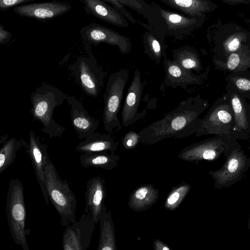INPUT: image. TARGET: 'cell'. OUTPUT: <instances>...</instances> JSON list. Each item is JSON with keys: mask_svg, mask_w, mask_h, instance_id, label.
Returning <instances> with one entry per match:
<instances>
[{"mask_svg": "<svg viewBox=\"0 0 250 250\" xmlns=\"http://www.w3.org/2000/svg\"><path fill=\"white\" fill-rule=\"evenodd\" d=\"M95 223L83 214L78 221L66 227L62 235L64 250H86L90 246Z\"/></svg>", "mask_w": 250, "mask_h": 250, "instance_id": "9c48e42d", "label": "cell"}, {"mask_svg": "<svg viewBox=\"0 0 250 250\" xmlns=\"http://www.w3.org/2000/svg\"><path fill=\"white\" fill-rule=\"evenodd\" d=\"M205 102L199 96L190 97L180 103L160 120L141 130L140 143L153 145L164 139L183 138L196 133L202 119L199 117L205 109Z\"/></svg>", "mask_w": 250, "mask_h": 250, "instance_id": "6da1fadb", "label": "cell"}, {"mask_svg": "<svg viewBox=\"0 0 250 250\" xmlns=\"http://www.w3.org/2000/svg\"><path fill=\"white\" fill-rule=\"evenodd\" d=\"M70 106L71 125L80 139H85L97 130L99 121L89 115L83 104L76 98L66 96L65 99Z\"/></svg>", "mask_w": 250, "mask_h": 250, "instance_id": "4fadbf2b", "label": "cell"}, {"mask_svg": "<svg viewBox=\"0 0 250 250\" xmlns=\"http://www.w3.org/2000/svg\"><path fill=\"white\" fill-rule=\"evenodd\" d=\"M166 5L176 9L187 16L205 17L218 6L210 0H160Z\"/></svg>", "mask_w": 250, "mask_h": 250, "instance_id": "ac0fdd59", "label": "cell"}, {"mask_svg": "<svg viewBox=\"0 0 250 250\" xmlns=\"http://www.w3.org/2000/svg\"><path fill=\"white\" fill-rule=\"evenodd\" d=\"M45 182L49 198L61 218L64 227L75 221L77 200L66 180H62L50 160L45 166Z\"/></svg>", "mask_w": 250, "mask_h": 250, "instance_id": "3957f363", "label": "cell"}, {"mask_svg": "<svg viewBox=\"0 0 250 250\" xmlns=\"http://www.w3.org/2000/svg\"><path fill=\"white\" fill-rule=\"evenodd\" d=\"M214 143L211 141H202L194 143L183 148L178 158L187 161H195L201 159L212 160L216 156Z\"/></svg>", "mask_w": 250, "mask_h": 250, "instance_id": "603a6c76", "label": "cell"}, {"mask_svg": "<svg viewBox=\"0 0 250 250\" xmlns=\"http://www.w3.org/2000/svg\"><path fill=\"white\" fill-rule=\"evenodd\" d=\"M81 35L85 41L91 43L104 42L116 46L123 54L128 53L132 48L131 42L127 37L96 23L85 27L81 31Z\"/></svg>", "mask_w": 250, "mask_h": 250, "instance_id": "8fae6325", "label": "cell"}, {"mask_svg": "<svg viewBox=\"0 0 250 250\" xmlns=\"http://www.w3.org/2000/svg\"><path fill=\"white\" fill-rule=\"evenodd\" d=\"M68 69L85 93L93 97L98 96L105 74L94 58L79 56L69 65Z\"/></svg>", "mask_w": 250, "mask_h": 250, "instance_id": "8992f818", "label": "cell"}, {"mask_svg": "<svg viewBox=\"0 0 250 250\" xmlns=\"http://www.w3.org/2000/svg\"><path fill=\"white\" fill-rule=\"evenodd\" d=\"M144 84L141 80L140 70L137 68L128 88L121 112L122 125L127 127L143 118L146 111L139 112V108L143 93Z\"/></svg>", "mask_w": 250, "mask_h": 250, "instance_id": "30bf717a", "label": "cell"}, {"mask_svg": "<svg viewBox=\"0 0 250 250\" xmlns=\"http://www.w3.org/2000/svg\"><path fill=\"white\" fill-rule=\"evenodd\" d=\"M28 137V143L22 140V146L30 158L44 200L46 205H48L49 198L45 182V166L50 160L47 146L32 130L29 132Z\"/></svg>", "mask_w": 250, "mask_h": 250, "instance_id": "52a82bcc", "label": "cell"}, {"mask_svg": "<svg viewBox=\"0 0 250 250\" xmlns=\"http://www.w3.org/2000/svg\"><path fill=\"white\" fill-rule=\"evenodd\" d=\"M65 99L66 95L62 91L47 83L42 84L30 95L33 118L42 124V131L50 138L61 137L65 130L53 117L55 108Z\"/></svg>", "mask_w": 250, "mask_h": 250, "instance_id": "7a4b0ae2", "label": "cell"}, {"mask_svg": "<svg viewBox=\"0 0 250 250\" xmlns=\"http://www.w3.org/2000/svg\"><path fill=\"white\" fill-rule=\"evenodd\" d=\"M124 6H127L129 8L136 11L137 13L143 15L146 18L150 19L152 17L151 15L153 8L151 7L144 0H118Z\"/></svg>", "mask_w": 250, "mask_h": 250, "instance_id": "f546056e", "label": "cell"}, {"mask_svg": "<svg viewBox=\"0 0 250 250\" xmlns=\"http://www.w3.org/2000/svg\"><path fill=\"white\" fill-rule=\"evenodd\" d=\"M118 146V141L110 134L95 132L77 145L75 150L83 153L115 152Z\"/></svg>", "mask_w": 250, "mask_h": 250, "instance_id": "e0dca14e", "label": "cell"}, {"mask_svg": "<svg viewBox=\"0 0 250 250\" xmlns=\"http://www.w3.org/2000/svg\"><path fill=\"white\" fill-rule=\"evenodd\" d=\"M71 8L69 3L48 2L16 6L14 11L21 16L47 20L60 16Z\"/></svg>", "mask_w": 250, "mask_h": 250, "instance_id": "5bb4252c", "label": "cell"}, {"mask_svg": "<svg viewBox=\"0 0 250 250\" xmlns=\"http://www.w3.org/2000/svg\"><path fill=\"white\" fill-rule=\"evenodd\" d=\"M145 53L156 64H159L162 58H165L166 46L164 39L149 32H146L143 36Z\"/></svg>", "mask_w": 250, "mask_h": 250, "instance_id": "d4e9b609", "label": "cell"}, {"mask_svg": "<svg viewBox=\"0 0 250 250\" xmlns=\"http://www.w3.org/2000/svg\"><path fill=\"white\" fill-rule=\"evenodd\" d=\"M139 135L134 131H129L122 138V143L126 149H132L139 142Z\"/></svg>", "mask_w": 250, "mask_h": 250, "instance_id": "1f68e13d", "label": "cell"}, {"mask_svg": "<svg viewBox=\"0 0 250 250\" xmlns=\"http://www.w3.org/2000/svg\"><path fill=\"white\" fill-rule=\"evenodd\" d=\"M110 4L113 7L121 12L125 18L131 22L133 24L136 23V20L133 18L132 15L125 8V6L120 3L118 0H104Z\"/></svg>", "mask_w": 250, "mask_h": 250, "instance_id": "836d02e7", "label": "cell"}, {"mask_svg": "<svg viewBox=\"0 0 250 250\" xmlns=\"http://www.w3.org/2000/svg\"><path fill=\"white\" fill-rule=\"evenodd\" d=\"M33 0H0V8L5 10L16 5Z\"/></svg>", "mask_w": 250, "mask_h": 250, "instance_id": "e575fe53", "label": "cell"}, {"mask_svg": "<svg viewBox=\"0 0 250 250\" xmlns=\"http://www.w3.org/2000/svg\"><path fill=\"white\" fill-rule=\"evenodd\" d=\"M163 65L165 71L164 81L162 84L163 87L186 89L188 85L200 84L202 83V75H196L191 71L184 69L173 60L165 58Z\"/></svg>", "mask_w": 250, "mask_h": 250, "instance_id": "9a60e30c", "label": "cell"}, {"mask_svg": "<svg viewBox=\"0 0 250 250\" xmlns=\"http://www.w3.org/2000/svg\"><path fill=\"white\" fill-rule=\"evenodd\" d=\"M230 80L239 90L250 92V79L246 77H232Z\"/></svg>", "mask_w": 250, "mask_h": 250, "instance_id": "d6a6232c", "label": "cell"}, {"mask_svg": "<svg viewBox=\"0 0 250 250\" xmlns=\"http://www.w3.org/2000/svg\"><path fill=\"white\" fill-rule=\"evenodd\" d=\"M151 6L165 21L167 34L177 40H182L190 35L205 21V17L183 16L165 9L153 2H152Z\"/></svg>", "mask_w": 250, "mask_h": 250, "instance_id": "ba28073f", "label": "cell"}, {"mask_svg": "<svg viewBox=\"0 0 250 250\" xmlns=\"http://www.w3.org/2000/svg\"><path fill=\"white\" fill-rule=\"evenodd\" d=\"M173 60L184 69L199 72L202 64L197 52L192 47L185 46L172 51Z\"/></svg>", "mask_w": 250, "mask_h": 250, "instance_id": "cb8c5ba5", "label": "cell"}, {"mask_svg": "<svg viewBox=\"0 0 250 250\" xmlns=\"http://www.w3.org/2000/svg\"><path fill=\"white\" fill-rule=\"evenodd\" d=\"M239 166V162L238 160L233 158L229 162L228 166V169L230 173L234 172L238 168Z\"/></svg>", "mask_w": 250, "mask_h": 250, "instance_id": "74e56055", "label": "cell"}, {"mask_svg": "<svg viewBox=\"0 0 250 250\" xmlns=\"http://www.w3.org/2000/svg\"><path fill=\"white\" fill-rule=\"evenodd\" d=\"M106 196L105 183L101 176L91 178L86 185L85 206L83 214L92 219L95 224L99 222Z\"/></svg>", "mask_w": 250, "mask_h": 250, "instance_id": "7c38bea8", "label": "cell"}, {"mask_svg": "<svg viewBox=\"0 0 250 250\" xmlns=\"http://www.w3.org/2000/svg\"><path fill=\"white\" fill-rule=\"evenodd\" d=\"M232 109L228 104H221L209 111L202 119L197 136L211 133L219 127L229 124L232 120Z\"/></svg>", "mask_w": 250, "mask_h": 250, "instance_id": "ffe728a7", "label": "cell"}, {"mask_svg": "<svg viewBox=\"0 0 250 250\" xmlns=\"http://www.w3.org/2000/svg\"><path fill=\"white\" fill-rule=\"evenodd\" d=\"M128 74L126 69L115 72L110 75L106 83V89L103 95V121L104 130L109 133L118 131L122 127L118 115Z\"/></svg>", "mask_w": 250, "mask_h": 250, "instance_id": "5b68a950", "label": "cell"}, {"mask_svg": "<svg viewBox=\"0 0 250 250\" xmlns=\"http://www.w3.org/2000/svg\"><path fill=\"white\" fill-rule=\"evenodd\" d=\"M154 249L156 250H169L170 248L163 242L159 239H155L153 243Z\"/></svg>", "mask_w": 250, "mask_h": 250, "instance_id": "8d00e7d4", "label": "cell"}, {"mask_svg": "<svg viewBox=\"0 0 250 250\" xmlns=\"http://www.w3.org/2000/svg\"><path fill=\"white\" fill-rule=\"evenodd\" d=\"M11 37V34L8 31L5 30L3 26L0 25V44L5 43L8 42L10 37Z\"/></svg>", "mask_w": 250, "mask_h": 250, "instance_id": "d590c367", "label": "cell"}, {"mask_svg": "<svg viewBox=\"0 0 250 250\" xmlns=\"http://www.w3.org/2000/svg\"><path fill=\"white\" fill-rule=\"evenodd\" d=\"M159 197L158 189L153 185L145 184L133 191L129 197L127 205L134 211H145L149 209Z\"/></svg>", "mask_w": 250, "mask_h": 250, "instance_id": "d6986e66", "label": "cell"}, {"mask_svg": "<svg viewBox=\"0 0 250 250\" xmlns=\"http://www.w3.org/2000/svg\"><path fill=\"white\" fill-rule=\"evenodd\" d=\"M223 67L234 72L244 70L250 67V52L244 44L235 52L230 54Z\"/></svg>", "mask_w": 250, "mask_h": 250, "instance_id": "4316f807", "label": "cell"}, {"mask_svg": "<svg viewBox=\"0 0 250 250\" xmlns=\"http://www.w3.org/2000/svg\"><path fill=\"white\" fill-rule=\"evenodd\" d=\"M190 188V185L185 181L173 187L165 202V208L170 210L177 208L186 197Z\"/></svg>", "mask_w": 250, "mask_h": 250, "instance_id": "83f0119b", "label": "cell"}, {"mask_svg": "<svg viewBox=\"0 0 250 250\" xmlns=\"http://www.w3.org/2000/svg\"><path fill=\"white\" fill-rule=\"evenodd\" d=\"M246 34L242 32L235 33L228 37L224 42L223 49L227 55L237 51L246 40Z\"/></svg>", "mask_w": 250, "mask_h": 250, "instance_id": "4dcf8cb0", "label": "cell"}, {"mask_svg": "<svg viewBox=\"0 0 250 250\" xmlns=\"http://www.w3.org/2000/svg\"><path fill=\"white\" fill-rule=\"evenodd\" d=\"M100 235L97 250H116L115 228L111 212L104 205L99 222Z\"/></svg>", "mask_w": 250, "mask_h": 250, "instance_id": "44dd1931", "label": "cell"}, {"mask_svg": "<svg viewBox=\"0 0 250 250\" xmlns=\"http://www.w3.org/2000/svg\"><path fill=\"white\" fill-rule=\"evenodd\" d=\"M224 2L231 5L238 4L250 5V0H220Z\"/></svg>", "mask_w": 250, "mask_h": 250, "instance_id": "f35d334b", "label": "cell"}, {"mask_svg": "<svg viewBox=\"0 0 250 250\" xmlns=\"http://www.w3.org/2000/svg\"><path fill=\"white\" fill-rule=\"evenodd\" d=\"M84 2L90 13L96 18L120 27L129 26L127 19L121 12L103 1L84 0Z\"/></svg>", "mask_w": 250, "mask_h": 250, "instance_id": "2e32d148", "label": "cell"}, {"mask_svg": "<svg viewBox=\"0 0 250 250\" xmlns=\"http://www.w3.org/2000/svg\"><path fill=\"white\" fill-rule=\"evenodd\" d=\"M80 160L81 165L85 168L91 167L111 170L118 165L120 156L114 152H94L82 154Z\"/></svg>", "mask_w": 250, "mask_h": 250, "instance_id": "7402d4cb", "label": "cell"}, {"mask_svg": "<svg viewBox=\"0 0 250 250\" xmlns=\"http://www.w3.org/2000/svg\"><path fill=\"white\" fill-rule=\"evenodd\" d=\"M22 146V140L13 137L3 143L0 149V174L14 162L17 151Z\"/></svg>", "mask_w": 250, "mask_h": 250, "instance_id": "484cf974", "label": "cell"}, {"mask_svg": "<svg viewBox=\"0 0 250 250\" xmlns=\"http://www.w3.org/2000/svg\"><path fill=\"white\" fill-rule=\"evenodd\" d=\"M6 213L12 238L23 250H29L25 229L26 211L24 188L21 181L12 178L9 182L6 197Z\"/></svg>", "mask_w": 250, "mask_h": 250, "instance_id": "277c9868", "label": "cell"}, {"mask_svg": "<svg viewBox=\"0 0 250 250\" xmlns=\"http://www.w3.org/2000/svg\"><path fill=\"white\" fill-rule=\"evenodd\" d=\"M231 104L234 117L235 127L239 130L246 129L248 127L246 110L238 95L234 94L232 95Z\"/></svg>", "mask_w": 250, "mask_h": 250, "instance_id": "f1b7e54d", "label": "cell"}]
</instances>
